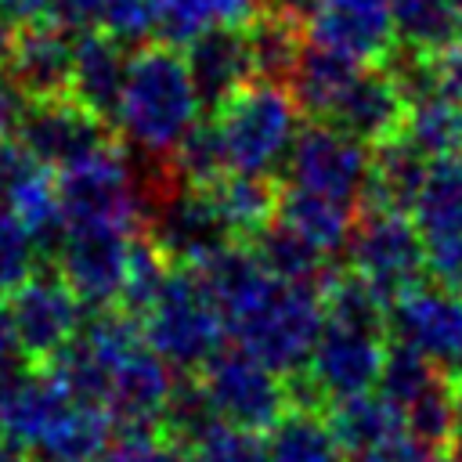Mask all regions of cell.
<instances>
[{
  "mask_svg": "<svg viewBox=\"0 0 462 462\" xmlns=\"http://www.w3.org/2000/svg\"><path fill=\"white\" fill-rule=\"evenodd\" d=\"M195 271L206 282L224 318V332L235 346H242L278 375L307 368L325 325L318 289L271 278L245 242H227Z\"/></svg>",
  "mask_w": 462,
  "mask_h": 462,
  "instance_id": "obj_1",
  "label": "cell"
},
{
  "mask_svg": "<svg viewBox=\"0 0 462 462\" xmlns=\"http://www.w3.org/2000/svg\"><path fill=\"white\" fill-rule=\"evenodd\" d=\"M0 437L36 462H97L116 440L101 408L76 401L43 365L29 361L0 375Z\"/></svg>",
  "mask_w": 462,
  "mask_h": 462,
  "instance_id": "obj_2",
  "label": "cell"
},
{
  "mask_svg": "<svg viewBox=\"0 0 462 462\" xmlns=\"http://www.w3.org/2000/svg\"><path fill=\"white\" fill-rule=\"evenodd\" d=\"M199 119H202V105L184 51L162 40L134 47L116 112L119 144L126 141L134 155L170 159Z\"/></svg>",
  "mask_w": 462,
  "mask_h": 462,
  "instance_id": "obj_3",
  "label": "cell"
},
{
  "mask_svg": "<svg viewBox=\"0 0 462 462\" xmlns=\"http://www.w3.org/2000/svg\"><path fill=\"white\" fill-rule=\"evenodd\" d=\"M209 119L220 130L227 170L282 180V166L296 144V134L303 130V112L289 87L253 79Z\"/></svg>",
  "mask_w": 462,
  "mask_h": 462,
  "instance_id": "obj_4",
  "label": "cell"
},
{
  "mask_svg": "<svg viewBox=\"0 0 462 462\" xmlns=\"http://www.w3.org/2000/svg\"><path fill=\"white\" fill-rule=\"evenodd\" d=\"M137 321L148 346L177 375H195L220 346H227L224 318L195 267L173 263L162 292Z\"/></svg>",
  "mask_w": 462,
  "mask_h": 462,
  "instance_id": "obj_5",
  "label": "cell"
},
{
  "mask_svg": "<svg viewBox=\"0 0 462 462\" xmlns=\"http://www.w3.org/2000/svg\"><path fill=\"white\" fill-rule=\"evenodd\" d=\"M54 195L65 227H126L141 231L144 202H141V180L134 170V159L123 155V148L101 152L72 170L54 173Z\"/></svg>",
  "mask_w": 462,
  "mask_h": 462,
  "instance_id": "obj_6",
  "label": "cell"
},
{
  "mask_svg": "<svg viewBox=\"0 0 462 462\" xmlns=\"http://www.w3.org/2000/svg\"><path fill=\"white\" fill-rule=\"evenodd\" d=\"M209 408L217 419L267 433L285 411H289V393H285V375L245 354L242 346H220L199 372H195Z\"/></svg>",
  "mask_w": 462,
  "mask_h": 462,
  "instance_id": "obj_7",
  "label": "cell"
},
{
  "mask_svg": "<svg viewBox=\"0 0 462 462\" xmlns=\"http://www.w3.org/2000/svg\"><path fill=\"white\" fill-rule=\"evenodd\" d=\"M350 271L372 282L390 303L426 282V238L408 213L361 209L346 242Z\"/></svg>",
  "mask_w": 462,
  "mask_h": 462,
  "instance_id": "obj_8",
  "label": "cell"
},
{
  "mask_svg": "<svg viewBox=\"0 0 462 462\" xmlns=\"http://www.w3.org/2000/svg\"><path fill=\"white\" fill-rule=\"evenodd\" d=\"M51 173L72 170L101 152L119 148V134L108 119L83 108L76 97H43L25 101L14 130H11Z\"/></svg>",
  "mask_w": 462,
  "mask_h": 462,
  "instance_id": "obj_9",
  "label": "cell"
},
{
  "mask_svg": "<svg viewBox=\"0 0 462 462\" xmlns=\"http://www.w3.org/2000/svg\"><path fill=\"white\" fill-rule=\"evenodd\" d=\"M368 166H372L368 144L346 137L332 123L310 119L296 134V144L282 166V184L303 188V191H314V195H325V199H336V202L361 209Z\"/></svg>",
  "mask_w": 462,
  "mask_h": 462,
  "instance_id": "obj_10",
  "label": "cell"
},
{
  "mask_svg": "<svg viewBox=\"0 0 462 462\" xmlns=\"http://www.w3.org/2000/svg\"><path fill=\"white\" fill-rule=\"evenodd\" d=\"M141 231L170 256V263H180V267H199L213 253H220L227 242H235L209 191L184 180H170L166 188L144 199Z\"/></svg>",
  "mask_w": 462,
  "mask_h": 462,
  "instance_id": "obj_11",
  "label": "cell"
},
{
  "mask_svg": "<svg viewBox=\"0 0 462 462\" xmlns=\"http://www.w3.org/2000/svg\"><path fill=\"white\" fill-rule=\"evenodd\" d=\"M134 235L137 231L108 227V224H90V227H69L65 231V238L54 253V271L76 292L83 310L119 307L123 282H126V271H130Z\"/></svg>",
  "mask_w": 462,
  "mask_h": 462,
  "instance_id": "obj_12",
  "label": "cell"
},
{
  "mask_svg": "<svg viewBox=\"0 0 462 462\" xmlns=\"http://www.w3.org/2000/svg\"><path fill=\"white\" fill-rule=\"evenodd\" d=\"M390 339L430 357L451 383H462V292L422 282L390 303Z\"/></svg>",
  "mask_w": 462,
  "mask_h": 462,
  "instance_id": "obj_13",
  "label": "cell"
},
{
  "mask_svg": "<svg viewBox=\"0 0 462 462\" xmlns=\"http://www.w3.org/2000/svg\"><path fill=\"white\" fill-rule=\"evenodd\" d=\"M7 307L29 365H43L47 357H54L79 332L87 314L54 267H36L32 278L7 296Z\"/></svg>",
  "mask_w": 462,
  "mask_h": 462,
  "instance_id": "obj_14",
  "label": "cell"
},
{
  "mask_svg": "<svg viewBox=\"0 0 462 462\" xmlns=\"http://www.w3.org/2000/svg\"><path fill=\"white\" fill-rule=\"evenodd\" d=\"M386 346H390V336L379 332V328L325 321L303 372L321 390V397L328 404H336V401L375 390Z\"/></svg>",
  "mask_w": 462,
  "mask_h": 462,
  "instance_id": "obj_15",
  "label": "cell"
},
{
  "mask_svg": "<svg viewBox=\"0 0 462 462\" xmlns=\"http://www.w3.org/2000/svg\"><path fill=\"white\" fill-rule=\"evenodd\" d=\"M404 119H408V97L401 83L393 79V72L383 61H375L354 72V79L343 87V94L336 97V105L328 108L321 123H332L346 137L368 148H379L401 137Z\"/></svg>",
  "mask_w": 462,
  "mask_h": 462,
  "instance_id": "obj_16",
  "label": "cell"
},
{
  "mask_svg": "<svg viewBox=\"0 0 462 462\" xmlns=\"http://www.w3.org/2000/svg\"><path fill=\"white\" fill-rule=\"evenodd\" d=\"M307 36L354 61H386L397 47L390 0H318Z\"/></svg>",
  "mask_w": 462,
  "mask_h": 462,
  "instance_id": "obj_17",
  "label": "cell"
},
{
  "mask_svg": "<svg viewBox=\"0 0 462 462\" xmlns=\"http://www.w3.org/2000/svg\"><path fill=\"white\" fill-rule=\"evenodd\" d=\"M72 54H76V36L51 22H40L11 36L0 69L14 79V87L29 101L65 97L72 87Z\"/></svg>",
  "mask_w": 462,
  "mask_h": 462,
  "instance_id": "obj_18",
  "label": "cell"
},
{
  "mask_svg": "<svg viewBox=\"0 0 462 462\" xmlns=\"http://www.w3.org/2000/svg\"><path fill=\"white\" fill-rule=\"evenodd\" d=\"M184 61L199 94L202 112L217 116L242 87L256 79L245 29H213L184 47Z\"/></svg>",
  "mask_w": 462,
  "mask_h": 462,
  "instance_id": "obj_19",
  "label": "cell"
},
{
  "mask_svg": "<svg viewBox=\"0 0 462 462\" xmlns=\"http://www.w3.org/2000/svg\"><path fill=\"white\" fill-rule=\"evenodd\" d=\"M130 69V47L119 43L116 36L94 29L76 36V54H72V87L69 97H76L83 108L97 112L116 126L123 83Z\"/></svg>",
  "mask_w": 462,
  "mask_h": 462,
  "instance_id": "obj_20",
  "label": "cell"
},
{
  "mask_svg": "<svg viewBox=\"0 0 462 462\" xmlns=\"http://www.w3.org/2000/svg\"><path fill=\"white\" fill-rule=\"evenodd\" d=\"M430 159L408 144L404 137H393L379 148H372V166L361 195V209H383V213H408L422 191Z\"/></svg>",
  "mask_w": 462,
  "mask_h": 462,
  "instance_id": "obj_21",
  "label": "cell"
},
{
  "mask_svg": "<svg viewBox=\"0 0 462 462\" xmlns=\"http://www.w3.org/2000/svg\"><path fill=\"white\" fill-rule=\"evenodd\" d=\"M245 245L253 249V256L260 260V267L271 278L289 282V285H310V289L321 292L328 285V278L339 271L336 267V256L321 253L314 242H307L300 231H292L278 217L263 231H256Z\"/></svg>",
  "mask_w": 462,
  "mask_h": 462,
  "instance_id": "obj_22",
  "label": "cell"
},
{
  "mask_svg": "<svg viewBox=\"0 0 462 462\" xmlns=\"http://www.w3.org/2000/svg\"><path fill=\"white\" fill-rule=\"evenodd\" d=\"M328 426L343 448L346 458L361 462L368 458L372 451H379L383 444L397 440L401 433H408L404 426V415L379 393V390H368V393H357V397H346V401H336L328 404Z\"/></svg>",
  "mask_w": 462,
  "mask_h": 462,
  "instance_id": "obj_23",
  "label": "cell"
},
{
  "mask_svg": "<svg viewBox=\"0 0 462 462\" xmlns=\"http://www.w3.org/2000/svg\"><path fill=\"white\" fill-rule=\"evenodd\" d=\"M209 199L231 231L235 242H249L256 231H263L278 217V199H282V180L278 177H260V173H224L213 180Z\"/></svg>",
  "mask_w": 462,
  "mask_h": 462,
  "instance_id": "obj_24",
  "label": "cell"
},
{
  "mask_svg": "<svg viewBox=\"0 0 462 462\" xmlns=\"http://www.w3.org/2000/svg\"><path fill=\"white\" fill-rule=\"evenodd\" d=\"M260 11V0H155V40L188 47L213 29H245Z\"/></svg>",
  "mask_w": 462,
  "mask_h": 462,
  "instance_id": "obj_25",
  "label": "cell"
},
{
  "mask_svg": "<svg viewBox=\"0 0 462 462\" xmlns=\"http://www.w3.org/2000/svg\"><path fill=\"white\" fill-rule=\"evenodd\" d=\"M357 206L303 191V188H289L282 184V199H278V220L289 224L292 231H300L307 242H314L321 253L336 256L339 249H346L354 224H357Z\"/></svg>",
  "mask_w": 462,
  "mask_h": 462,
  "instance_id": "obj_26",
  "label": "cell"
},
{
  "mask_svg": "<svg viewBox=\"0 0 462 462\" xmlns=\"http://www.w3.org/2000/svg\"><path fill=\"white\" fill-rule=\"evenodd\" d=\"M365 61H354L325 43H314L307 36L303 43V54L296 61V72L289 79V94L292 101L300 105V112L307 119H325L328 108L336 105V97L343 94V87L354 79V72L361 69Z\"/></svg>",
  "mask_w": 462,
  "mask_h": 462,
  "instance_id": "obj_27",
  "label": "cell"
},
{
  "mask_svg": "<svg viewBox=\"0 0 462 462\" xmlns=\"http://www.w3.org/2000/svg\"><path fill=\"white\" fill-rule=\"evenodd\" d=\"M411 220L426 242L462 235V155L430 162L422 191L411 206Z\"/></svg>",
  "mask_w": 462,
  "mask_h": 462,
  "instance_id": "obj_28",
  "label": "cell"
},
{
  "mask_svg": "<svg viewBox=\"0 0 462 462\" xmlns=\"http://www.w3.org/2000/svg\"><path fill=\"white\" fill-rule=\"evenodd\" d=\"M393 36L401 51L437 58L462 36V11L455 0H390Z\"/></svg>",
  "mask_w": 462,
  "mask_h": 462,
  "instance_id": "obj_29",
  "label": "cell"
},
{
  "mask_svg": "<svg viewBox=\"0 0 462 462\" xmlns=\"http://www.w3.org/2000/svg\"><path fill=\"white\" fill-rule=\"evenodd\" d=\"M267 462H343V448L325 411L289 408L263 433Z\"/></svg>",
  "mask_w": 462,
  "mask_h": 462,
  "instance_id": "obj_30",
  "label": "cell"
},
{
  "mask_svg": "<svg viewBox=\"0 0 462 462\" xmlns=\"http://www.w3.org/2000/svg\"><path fill=\"white\" fill-rule=\"evenodd\" d=\"M245 36H249V54H253L256 79L289 87V79L296 72V61L303 54V43H307V25H300L292 18H282V14H271V11H260L245 25Z\"/></svg>",
  "mask_w": 462,
  "mask_h": 462,
  "instance_id": "obj_31",
  "label": "cell"
},
{
  "mask_svg": "<svg viewBox=\"0 0 462 462\" xmlns=\"http://www.w3.org/2000/svg\"><path fill=\"white\" fill-rule=\"evenodd\" d=\"M401 137L415 144L430 162L462 155V105L440 90H426L408 101V119Z\"/></svg>",
  "mask_w": 462,
  "mask_h": 462,
  "instance_id": "obj_32",
  "label": "cell"
},
{
  "mask_svg": "<svg viewBox=\"0 0 462 462\" xmlns=\"http://www.w3.org/2000/svg\"><path fill=\"white\" fill-rule=\"evenodd\" d=\"M448 383H451V379H448L430 357H422L419 350H411V346L390 339L375 390H379L401 415H408L415 404H422L426 397H433V393L444 390Z\"/></svg>",
  "mask_w": 462,
  "mask_h": 462,
  "instance_id": "obj_33",
  "label": "cell"
},
{
  "mask_svg": "<svg viewBox=\"0 0 462 462\" xmlns=\"http://www.w3.org/2000/svg\"><path fill=\"white\" fill-rule=\"evenodd\" d=\"M170 166H173V173L184 184H195V188H209L213 180H220L224 173H231L217 123L213 119H199L191 126V134L173 148Z\"/></svg>",
  "mask_w": 462,
  "mask_h": 462,
  "instance_id": "obj_34",
  "label": "cell"
},
{
  "mask_svg": "<svg viewBox=\"0 0 462 462\" xmlns=\"http://www.w3.org/2000/svg\"><path fill=\"white\" fill-rule=\"evenodd\" d=\"M184 451L191 462H267L263 433L231 426L224 419L209 422Z\"/></svg>",
  "mask_w": 462,
  "mask_h": 462,
  "instance_id": "obj_35",
  "label": "cell"
},
{
  "mask_svg": "<svg viewBox=\"0 0 462 462\" xmlns=\"http://www.w3.org/2000/svg\"><path fill=\"white\" fill-rule=\"evenodd\" d=\"M36 263L40 249L29 224L18 213L0 209V300H7L22 282H29Z\"/></svg>",
  "mask_w": 462,
  "mask_h": 462,
  "instance_id": "obj_36",
  "label": "cell"
},
{
  "mask_svg": "<svg viewBox=\"0 0 462 462\" xmlns=\"http://www.w3.org/2000/svg\"><path fill=\"white\" fill-rule=\"evenodd\" d=\"M101 32L116 36L126 47L155 40V0H105Z\"/></svg>",
  "mask_w": 462,
  "mask_h": 462,
  "instance_id": "obj_37",
  "label": "cell"
},
{
  "mask_svg": "<svg viewBox=\"0 0 462 462\" xmlns=\"http://www.w3.org/2000/svg\"><path fill=\"white\" fill-rule=\"evenodd\" d=\"M105 462H191L188 451L170 437H141V440H112L101 455Z\"/></svg>",
  "mask_w": 462,
  "mask_h": 462,
  "instance_id": "obj_38",
  "label": "cell"
},
{
  "mask_svg": "<svg viewBox=\"0 0 462 462\" xmlns=\"http://www.w3.org/2000/svg\"><path fill=\"white\" fill-rule=\"evenodd\" d=\"M426 278L451 292H462V235L426 242Z\"/></svg>",
  "mask_w": 462,
  "mask_h": 462,
  "instance_id": "obj_39",
  "label": "cell"
},
{
  "mask_svg": "<svg viewBox=\"0 0 462 462\" xmlns=\"http://www.w3.org/2000/svg\"><path fill=\"white\" fill-rule=\"evenodd\" d=\"M101 7H105V0H51L47 22L72 36L94 32V29H101Z\"/></svg>",
  "mask_w": 462,
  "mask_h": 462,
  "instance_id": "obj_40",
  "label": "cell"
},
{
  "mask_svg": "<svg viewBox=\"0 0 462 462\" xmlns=\"http://www.w3.org/2000/svg\"><path fill=\"white\" fill-rule=\"evenodd\" d=\"M361 462H451V458H448V451H440V448H433L411 433H401L397 440L383 444L379 451H372Z\"/></svg>",
  "mask_w": 462,
  "mask_h": 462,
  "instance_id": "obj_41",
  "label": "cell"
},
{
  "mask_svg": "<svg viewBox=\"0 0 462 462\" xmlns=\"http://www.w3.org/2000/svg\"><path fill=\"white\" fill-rule=\"evenodd\" d=\"M430 76L440 94L462 105V36L451 47H444L437 58H430Z\"/></svg>",
  "mask_w": 462,
  "mask_h": 462,
  "instance_id": "obj_42",
  "label": "cell"
},
{
  "mask_svg": "<svg viewBox=\"0 0 462 462\" xmlns=\"http://www.w3.org/2000/svg\"><path fill=\"white\" fill-rule=\"evenodd\" d=\"M47 7H51V0H0V25L7 32L40 25V22H47Z\"/></svg>",
  "mask_w": 462,
  "mask_h": 462,
  "instance_id": "obj_43",
  "label": "cell"
},
{
  "mask_svg": "<svg viewBox=\"0 0 462 462\" xmlns=\"http://www.w3.org/2000/svg\"><path fill=\"white\" fill-rule=\"evenodd\" d=\"M18 365H25V354H22L14 321H11V307H7V300H0V375Z\"/></svg>",
  "mask_w": 462,
  "mask_h": 462,
  "instance_id": "obj_44",
  "label": "cell"
},
{
  "mask_svg": "<svg viewBox=\"0 0 462 462\" xmlns=\"http://www.w3.org/2000/svg\"><path fill=\"white\" fill-rule=\"evenodd\" d=\"M25 94L14 87V79L0 69V130L4 134H11L14 130V123H18V116H22V108H25Z\"/></svg>",
  "mask_w": 462,
  "mask_h": 462,
  "instance_id": "obj_45",
  "label": "cell"
},
{
  "mask_svg": "<svg viewBox=\"0 0 462 462\" xmlns=\"http://www.w3.org/2000/svg\"><path fill=\"white\" fill-rule=\"evenodd\" d=\"M448 458L462 462V383H455V401H451V433H448Z\"/></svg>",
  "mask_w": 462,
  "mask_h": 462,
  "instance_id": "obj_46",
  "label": "cell"
},
{
  "mask_svg": "<svg viewBox=\"0 0 462 462\" xmlns=\"http://www.w3.org/2000/svg\"><path fill=\"white\" fill-rule=\"evenodd\" d=\"M0 462H32V455H29L22 444H14V440L0 437Z\"/></svg>",
  "mask_w": 462,
  "mask_h": 462,
  "instance_id": "obj_47",
  "label": "cell"
},
{
  "mask_svg": "<svg viewBox=\"0 0 462 462\" xmlns=\"http://www.w3.org/2000/svg\"><path fill=\"white\" fill-rule=\"evenodd\" d=\"M455 7H458V11H462V0H455Z\"/></svg>",
  "mask_w": 462,
  "mask_h": 462,
  "instance_id": "obj_48",
  "label": "cell"
},
{
  "mask_svg": "<svg viewBox=\"0 0 462 462\" xmlns=\"http://www.w3.org/2000/svg\"><path fill=\"white\" fill-rule=\"evenodd\" d=\"M32 462H36V458H32Z\"/></svg>",
  "mask_w": 462,
  "mask_h": 462,
  "instance_id": "obj_49",
  "label": "cell"
}]
</instances>
